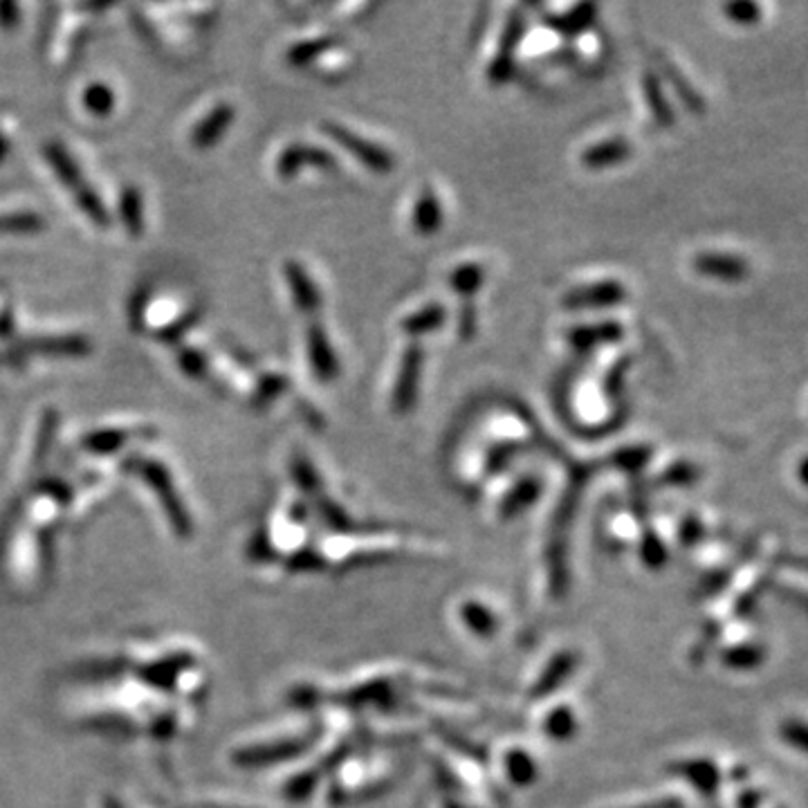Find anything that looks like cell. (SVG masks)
Returning <instances> with one entry per match:
<instances>
[{
  "instance_id": "1",
  "label": "cell",
  "mask_w": 808,
  "mask_h": 808,
  "mask_svg": "<svg viewBox=\"0 0 808 808\" xmlns=\"http://www.w3.org/2000/svg\"><path fill=\"white\" fill-rule=\"evenodd\" d=\"M127 468L133 470V472H140L151 483V488L160 495V499H162V503L167 508V515H169L171 523L176 526V530L178 532H189V515L182 508V501L178 499V495L173 490V483H171V477H169L167 468L160 466L158 460L138 458V456L127 460Z\"/></svg>"
},
{
  "instance_id": "2",
  "label": "cell",
  "mask_w": 808,
  "mask_h": 808,
  "mask_svg": "<svg viewBox=\"0 0 808 808\" xmlns=\"http://www.w3.org/2000/svg\"><path fill=\"white\" fill-rule=\"evenodd\" d=\"M321 131L326 136H330L341 149L349 151L356 160H360L367 169H371L376 173H389V171H393V167H396L393 156L387 149H382V147H378V144L360 138L351 129H346V127L335 124V122H326L321 127Z\"/></svg>"
},
{
  "instance_id": "3",
  "label": "cell",
  "mask_w": 808,
  "mask_h": 808,
  "mask_svg": "<svg viewBox=\"0 0 808 808\" xmlns=\"http://www.w3.org/2000/svg\"><path fill=\"white\" fill-rule=\"evenodd\" d=\"M422 365H425V351L420 343H411L402 356L398 378L393 385L391 407L396 413H407L416 407L420 378H422Z\"/></svg>"
},
{
  "instance_id": "4",
  "label": "cell",
  "mask_w": 808,
  "mask_h": 808,
  "mask_svg": "<svg viewBox=\"0 0 808 808\" xmlns=\"http://www.w3.org/2000/svg\"><path fill=\"white\" fill-rule=\"evenodd\" d=\"M627 299V288L616 279H605L598 283H589L575 288L563 295L561 306L566 310H605L616 308Z\"/></svg>"
},
{
  "instance_id": "5",
  "label": "cell",
  "mask_w": 808,
  "mask_h": 808,
  "mask_svg": "<svg viewBox=\"0 0 808 808\" xmlns=\"http://www.w3.org/2000/svg\"><path fill=\"white\" fill-rule=\"evenodd\" d=\"M303 167H312L319 171H337V160L330 151L308 144H290L277 158V173L283 180L295 178Z\"/></svg>"
},
{
  "instance_id": "6",
  "label": "cell",
  "mask_w": 808,
  "mask_h": 808,
  "mask_svg": "<svg viewBox=\"0 0 808 808\" xmlns=\"http://www.w3.org/2000/svg\"><path fill=\"white\" fill-rule=\"evenodd\" d=\"M306 346H308V358L312 373L319 382H332L339 376V362L332 343L328 339L326 328L319 321H312L306 332Z\"/></svg>"
},
{
  "instance_id": "7",
  "label": "cell",
  "mask_w": 808,
  "mask_h": 808,
  "mask_svg": "<svg viewBox=\"0 0 808 808\" xmlns=\"http://www.w3.org/2000/svg\"><path fill=\"white\" fill-rule=\"evenodd\" d=\"M17 349L41 356H86L90 353V341L83 335H43L23 339Z\"/></svg>"
},
{
  "instance_id": "8",
  "label": "cell",
  "mask_w": 808,
  "mask_h": 808,
  "mask_svg": "<svg viewBox=\"0 0 808 808\" xmlns=\"http://www.w3.org/2000/svg\"><path fill=\"white\" fill-rule=\"evenodd\" d=\"M521 34H523V19L519 14H512L508 19V26L503 30V37H501V46H499V52L490 66V81L492 83H506L510 77H512V70H515V50L521 41Z\"/></svg>"
},
{
  "instance_id": "9",
  "label": "cell",
  "mask_w": 808,
  "mask_h": 808,
  "mask_svg": "<svg viewBox=\"0 0 808 808\" xmlns=\"http://www.w3.org/2000/svg\"><path fill=\"white\" fill-rule=\"evenodd\" d=\"M283 275L290 283L292 290V299L297 303V308L303 315H315L321 306V295L312 281V277L306 272V268L299 261H286L283 263Z\"/></svg>"
},
{
  "instance_id": "10",
  "label": "cell",
  "mask_w": 808,
  "mask_h": 808,
  "mask_svg": "<svg viewBox=\"0 0 808 808\" xmlns=\"http://www.w3.org/2000/svg\"><path fill=\"white\" fill-rule=\"evenodd\" d=\"M237 110L235 106L229 103H218L216 108H211V112L207 118L193 129L191 133V144L196 149H211L229 129V124L235 122Z\"/></svg>"
},
{
  "instance_id": "11",
  "label": "cell",
  "mask_w": 808,
  "mask_h": 808,
  "mask_svg": "<svg viewBox=\"0 0 808 808\" xmlns=\"http://www.w3.org/2000/svg\"><path fill=\"white\" fill-rule=\"evenodd\" d=\"M625 335L622 326L618 321H600L589 326H575L568 330V343L577 351H591L596 346L614 343Z\"/></svg>"
},
{
  "instance_id": "12",
  "label": "cell",
  "mask_w": 808,
  "mask_h": 808,
  "mask_svg": "<svg viewBox=\"0 0 808 808\" xmlns=\"http://www.w3.org/2000/svg\"><path fill=\"white\" fill-rule=\"evenodd\" d=\"M631 153H634V149L625 138H611V140L589 147L582 153V164L589 171H602V169L622 164L627 158H631Z\"/></svg>"
},
{
  "instance_id": "13",
  "label": "cell",
  "mask_w": 808,
  "mask_h": 808,
  "mask_svg": "<svg viewBox=\"0 0 808 808\" xmlns=\"http://www.w3.org/2000/svg\"><path fill=\"white\" fill-rule=\"evenodd\" d=\"M442 220H445V213H442V205H440L438 196L431 189H425L413 207V216H411L413 229L420 237H433L442 227Z\"/></svg>"
},
{
  "instance_id": "14",
  "label": "cell",
  "mask_w": 808,
  "mask_h": 808,
  "mask_svg": "<svg viewBox=\"0 0 808 808\" xmlns=\"http://www.w3.org/2000/svg\"><path fill=\"white\" fill-rule=\"evenodd\" d=\"M596 17H598V6H593V3H580V6L570 8L566 14L546 17L543 21L555 32L566 34V37H575V34H580V32L589 30L596 23Z\"/></svg>"
},
{
  "instance_id": "15",
  "label": "cell",
  "mask_w": 808,
  "mask_h": 808,
  "mask_svg": "<svg viewBox=\"0 0 808 808\" xmlns=\"http://www.w3.org/2000/svg\"><path fill=\"white\" fill-rule=\"evenodd\" d=\"M445 319H447V310L440 306V303H427L425 308L407 315L400 323L402 332L411 339H418V337H425L429 332H436L445 326Z\"/></svg>"
},
{
  "instance_id": "16",
  "label": "cell",
  "mask_w": 808,
  "mask_h": 808,
  "mask_svg": "<svg viewBox=\"0 0 808 808\" xmlns=\"http://www.w3.org/2000/svg\"><path fill=\"white\" fill-rule=\"evenodd\" d=\"M46 158L50 162V167L54 169V173L61 178V182L77 191L81 189L86 182H83V176H81V169L77 167V162L68 156V151L59 144V142H48L46 144Z\"/></svg>"
},
{
  "instance_id": "17",
  "label": "cell",
  "mask_w": 808,
  "mask_h": 808,
  "mask_svg": "<svg viewBox=\"0 0 808 808\" xmlns=\"http://www.w3.org/2000/svg\"><path fill=\"white\" fill-rule=\"evenodd\" d=\"M120 218H122L124 227L129 229L131 237L138 239V237L144 235V205H142V193L133 184L124 187L122 193H120Z\"/></svg>"
},
{
  "instance_id": "18",
  "label": "cell",
  "mask_w": 808,
  "mask_h": 808,
  "mask_svg": "<svg viewBox=\"0 0 808 808\" xmlns=\"http://www.w3.org/2000/svg\"><path fill=\"white\" fill-rule=\"evenodd\" d=\"M486 281V270L479 263H460L447 279L449 288L463 299H472Z\"/></svg>"
},
{
  "instance_id": "19",
  "label": "cell",
  "mask_w": 808,
  "mask_h": 808,
  "mask_svg": "<svg viewBox=\"0 0 808 808\" xmlns=\"http://www.w3.org/2000/svg\"><path fill=\"white\" fill-rule=\"evenodd\" d=\"M337 43H339L337 37H321V39L301 41V43H297V46H292L288 50V63L295 66V68H303V66L317 61L328 50H332Z\"/></svg>"
},
{
  "instance_id": "20",
  "label": "cell",
  "mask_w": 808,
  "mask_h": 808,
  "mask_svg": "<svg viewBox=\"0 0 808 808\" xmlns=\"http://www.w3.org/2000/svg\"><path fill=\"white\" fill-rule=\"evenodd\" d=\"M46 227L41 213L34 211H19V213H3L0 216V235H34Z\"/></svg>"
},
{
  "instance_id": "21",
  "label": "cell",
  "mask_w": 808,
  "mask_h": 808,
  "mask_svg": "<svg viewBox=\"0 0 808 808\" xmlns=\"http://www.w3.org/2000/svg\"><path fill=\"white\" fill-rule=\"evenodd\" d=\"M129 438H131V433L124 429H99V431L88 433L81 440V445L86 451H92V453H112V451H118Z\"/></svg>"
},
{
  "instance_id": "22",
  "label": "cell",
  "mask_w": 808,
  "mask_h": 808,
  "mask_svg": "<svg viewBox=\"0 0 808 808\" xmlns=\"http://www.w3.org/2000/svg\"><path fill=\"white\" fill-rule=\"evenodd\" d=\"M83 106L88 112H92L94 118H108L114 108V94L110 90V86L106 83H90L83 90Z\"/></svg>"
},
{
  "instance_id": "23",
  "label": "cell",
  "mask_w": 808,
  "mask_h": 808,
  "mask_svg": "<svg viewBox=\"0 0 808 808\" xmlns=\"http://www.w3.org/2000/svg\"><path fill=\"white\" fill-rule=\"evenodd\" d=\"M74 200L79 205V209L99 227H108L110 225V216H108V209L106 205L101 202V198L97 196V191L88 184H83L81 189L74 191Z\"/></svg>"
},
{
  "instance_id": "24",
  "label": "cell",
  "mask_w": 808,
  "mask_h": 808,
  "mask_svg": "<svg viewBox=\"0 0 808 808\" xmlns=\"http://www.w3.org/2000/svg\"><path fill=\"white\" fill-rule=\"evenodd\" d=\"M642 88H645V99L651 108V114L660 122V124H669L671 122V110H669V103L660 90V83L654 74H645L642 79Z\"/></svg>"
},
{
  "instance_id": "25",
  "label": "cell",
  "mask_w": 808,
  "mask_h": 808,
  "mask_svg": "<svg viewBox=\"0 0 808 808\" xmlns=\"http://www.w3.org/2000/svg\"><path fill=\"white\" fill-rule=\"evenodd\" d=\"M695 268L708 277H719V279H737L741 266L732 259L726 257H699L695 261Z\"/></svg>"
},
{
  "instance_id": "26",
  "label": "cell",
  "mask_w": 808,
  "mask_h": 808,
  "mask_svg": "<svg viewBox=\"0 0 808 808\" xmlns=\"http://www.w3.org/2000/svg\"><path fill=\"white\" fill-rule=\"evenodd\" d=\"M290 385H288V380L283 378V376H279V373H270V376H263L261 380H259V385H257V391H255V398H252V402H255V407H268L270 402H275L286 389H288Z\"/></svg>"
},
{
  "instance_id": "27",
  "label": "cell",
  "mask_w": 808,
  "mask_h": 808,
  "mask_svg": "<svg viewBox=\"0 0 808 808\" xmlns=\"http://www.w3.org/2000/svg\"><path fill=\"white\" fill-rule=\"evenodd\" d=\"M178 367L182 369V373H187L189 378L193 380H202L207 376V356L198 349H189V346H184V349L178 351Z\"/></svg>"
},
{
  "instance_id": "28",
  "label": "cell",
  "mask_w": 808,
  "mask_h": 808,
  "mask_svg": "<svg viewBox=\"0 0 808 808\" xmlns=\"http://www.w3.org/2000/svg\"><path fill=\"white\" fill-rule=\"evenodd\" d=\"M198 319H200V310L193 308V310L184 312L180 319H176L171 326H167L164 330H160L158 332V339H162L167 343H176L187 330H191L198 323Z\"/></svg>"
},
{
  "instance_id": "29",
  "label": "cell",
  "mask_w": 808,
  "mask_h": 808,
  "mask_svg": "<svg viewBox=\"0 0 808 808\" xmlns=\"http://www.w3.org/2000/svg\"><path fill=\"white\" fill-rule=\"evenodd\" d=\"M539 495V483L535 481V479H526L523 483H519L515 490H512V495L508 497V501H506V510L508 512H517V510H521L523 506H528L535 497Z\"/></svg>"
},
{
  "instance_id": "30",
  "label": "cell",
  "mask_w": 808,
  "mask_h": 808,
  "mask_svg": "<svg viewBox=\"0 0 808 808\" xmlns=\"http://www.w3.org/2000/svg\"><path fill=\"white\" fill-rule=\"evenodd\" d=\"M57 411H46L43 420H41V433H39V442H37V456L43 458L50 449V442L54 440V431H57Z\"/></svg>"
},
{
  "instance_id": "31",
  "label": "cell",
  "mask_w": 808,
  "mask_h": 808,
  "mask_svg": "<svg viewBox=\"0 0 808 808\" xmlns=\"http://www.w3.org/2000/svg\"><path fill=\"white\" fill-rule=\"evenodd\" d=\"M295 479L303 490H317V475L306 458H299L295 463Z\"/></svg>"
},
{
  "instance_id": "32",
  "label": "cell",
  "mask_w": 808,
  "mask_h": 808,
  "mask_svg": "<svg viewBox=\"0 0 808 808\" xmlns=\"http://www.w3.org/2000/svg\"><path fill=\"white\" fill-rule=\"evenodd\" d=\"M460 337H472L475 335V328H477V310L470 301H466L463 310H460Z\"/></svg>"
},
{
  "instance_id": "33",
  "label": "cell",
  "mask_w": 808,
  "mask_h": 808,
  "mask_svg": "<svg viewBox=\"0 0 808 808\" xmlns=\"http://www.w3.org/2000/svg\"><path fill=\"white\" fill-rule=\"evenodd\" d=\"M19 17H21V10L17 3H0V28H14L19 23Z\"/></svg>"
},
{
  "instance_id": "34",
  "label": "cell",
  "mask_w": 808,
  "mask_h": 808,
  "mask_svg": "<svg viewBox=\"0 0 808 808\" xmlns=\"http://www.w3.org/2000/svg\"><path fill=\"white\" fill-rule=\"evenodd\" d=\"M144 312H147V295H140V297L133 301V308H131V319H133V326H136V328H142Z\"/></svg>"
},
{
  "instance_id": "35",
  "label": "cell",
  "mask_w": 808,
  "mask_h": 808,
  "mask_svg": "<svg viewBox=\"0 0 808 808\" xmlns=\"http://www.w3.org/2000/svg\"><path fill=\"white\" fill-rule=\"evenodd\" d=\"M14 332V310L6 308L0 312V337H10Z\"/></svg>"
},
{
  "instance_id": "36",
  "label": "cell",
  "mask_w": 808,
  "mask_h": 808,
  "mask_svg": "<svg viewBox=\"0 0 808 808\" xmlns=\"http://www.w3.org/2000/svg\"><path fill=\"white\" fill-rule=\"evenodd\" d=\"M625 369H627V362H622V365H618L611 373H609V380H607V389L611 391V393H618V389L622 387V373H625Z\"/></svg>"
},
{
  "instance_id": "37",
  "label": "cell",
  "mask_w": 808,
  "mask_h": 808,
  "mask_svg": "<svg viewBox=\"0 0 808 808\" xmlns=\"http://www.w3.org/2000/svg\"><path fill=\"white\" fill-rule=\"evenodd\" d=\"M21 358H23V353H21L19 349H12V351L0 353V367H3V365H19V362H21Z\"/></svg>"
},
{
  "instance_id": "38",
  "label": "cell",
  "mask_w": 808,
  "mask_h": 808,
  "mask_svg": "<svg viewBox=\"0 0 808 808\" xmlns=\"http://www.w3.org/2000/svg\"><path fill=\"white\" fill-rule=\"evenodd\" d=\"M12 151V144H10V138L0 131V162H3Z\"/></svg>"
}]
</instances>
